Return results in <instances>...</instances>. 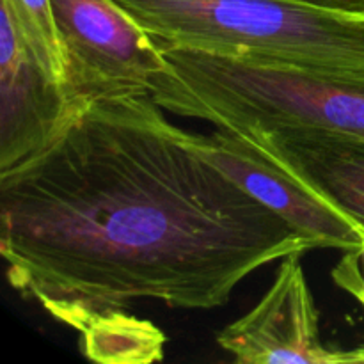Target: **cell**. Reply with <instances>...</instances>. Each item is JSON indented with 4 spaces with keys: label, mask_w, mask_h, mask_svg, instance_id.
Segmentation results:
<instances>
[{
    "label": "cell",
    "mask_w": 364,
    "mask_h": 364,
    "mask_svg": "<svg viewBox=\"0 0 364 364\" xmlns=\"http://www.w3.org/2000/svg\"><path fill=\"white\" fill-rule=\"evenodd\" d=\"M309 251L151 95L77 98L0 171L7 283L78 333L139 301L215 309L252 272Z\"/></svg>",
    "instance_id": "cell-1"
},
{
    "label": "cell",
    "mask_w": 364,
    "mask_h": 364,
    "mask_svg": "<svg viewBox=\"0 0 364 364\" xmlns=\"http://www.w3.org/2000/svg\"><path fill=\"white\" fill-rule=\"evenodd\" d=\"M159 45L164 64L149 95L166 112L226 134L304 130L364 139V73L301 70Z\"/></svg>",
    "instance_id": "cell-2"
},
{
    "label": "cell",
    "mask_w": 364,
    "mask_h": 364,
    "mask_svg": "<svg viewBox=\"0 0 364 364\" xmlns=\"http://www.w3.org/2000/svg\"><path fill=\"white\" fill-rule=\"evenodd\" d=\"M149 36L251 63L364 73V14L291 0H114Z\"/></svg>",
    "instance_id": "cell-3"
},
{
    "label": "cell",
    "mask_w": 364,
    "mask_h": 364,
    "mask_svg": "<svg viewBox=\"0 0 364 364\" xmlns=\"http://www.w3.org/2000/svg\"><path fill=\"white\" fill-rule=\"evenodd\" d=\"M73 98L149 95L162 48L114 0H52Z\"/></svg>",
    "instance_id": "cell-4"
},
{
    "label": "cell",
    "mask_w": 364,
    "mask_h": 364,
    "mask_svg": "<svg viewBox=\"0 0 364 364\" xmlns=\"http://www.w3.org/2000/svg\"><path fill=\"white\" fill-rule=\"evenodd\" d=\"M301 258V252L284 256L262 301L217 334L235 363H361L359 348L331 350L320 340V315Z\"/></svg>",
    "instance_id": "cell-5"
},
{
    "label": "cell",
    "mask_w": 364,
    "mask_h": 364,
    "mask_svg": "<svg viewBox=\"0 0 364 364\" xmlns=\"http://www.w3.org/2000/svg\"><path fill=\"white\" fill-rule=\"evenodd\" d=\"M0 171L41 148L77 98L50 80L0 4Z\"/></svg>",
    "instance_id": "cell-6"
},
{
    "label": "cell",
    "mask_w": 364,
    "mask_h": 364,
    "mask_svg": "<svg viewBox=\"0 0 364 364\" xmlns=\"http://www.w3.org/2000/svg\"><path fill=\"white\" fill-rule=\"evenodd\" d=\"M230 135L255 149L316 199L364 226V139L304 130Z\"/></svg>",
    "instance_id": "cell-7"
},
{
    "label": "cell",
    "mask_w": 364,
    "mask_h": 364,
    "mask_svg": "<svg viewBox=\"0 0 364 364\" xmlns=\"http://www.w3.org/2000/svg\"><path fill=\"white\" fill-rule=\"evenodd\" d=\"M208 155L256 199L290 223L311 251H355L364 244V226L358 220L316 199L233 135L220 130L210 134Z\"/></svg>",
    "instance_id": "cell-8"
},
{
    "label": "cell",
    "mask_w": 364,
    "mask_h": 364,
    "mask_svg": "<svg viewBox=\"0 0 364 364\" xmlns=\"http://www.w3.org/2000/svg\"><path fill=\"white\" fill-rule=\"evenodd\" d=\"M166 334L130 311H110L80 331V350L102 364H151L164 359Z\"/></svg>",
    "instance_id": "cell-9"
},
{
    "label": "cell",
    "mask_w": 364,
    "mask_h": 364,
    "mask_svg": "<svg viewBox=\"0 0 364 364\" xmlns=\"http://www.w3.org/2000/svg\"><path fill=\"white\" fill-rule=\"evenodd\" d=\"M14 16L32 59L60 87L70 85V60L53 14L52 0H0Z\"/></svg>",
    "instance_id": "cell-10"
},
{
    "label": "cell",
    "mask_w": 364,
    "mask_h": 364,
    "mask_svg": "<svg viewBox=\"0 0 364 364\" xmlns=\"http://www.w3.org/2000/svg\"><path fill=\"white\" fill-rule=\"evenodd\" d=\"M333 276L343 290L354 295L364 306V244L355 251H345Z\"/></svg>",
    "instance_id": "cell-11"
},
{
    "label": "cell",
    "mask_w": 364,
    "mask_h": 364,
    "mask_svg": "<svg viewBox=\"0 0 364 364\" xmlns=\"http://www.w3.org/2000/svg\"><path fill=\"white\" fill-rule=\"evenodd\" d=\"M291 2L308 4V6L340 11V13L364 14V0H291Z\"/></svg>",
    "instance_id": "cell-12"
},
{
    "label": "cell",
    "mask_w": 364,
    "mask_h": 364,
    "mask_svg": "<svg viewBox=\"0 0 364 364\" xmlns=\"http://www.w3.org/2000/svg\"><path fill=\"white\" fill-rule=\"evenodd\" d=\"M361 361L364 363V347H361Z\"/></svg>",
    "instance_id": "cell-13"
}]
</instances>
